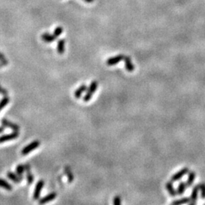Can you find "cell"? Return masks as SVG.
I'll return each mask as SVG.
<instances>
[{"mask_svg": "<svg viewBox=\"0 0 205 205\" xmlns=\"http://www.w3.org/2000/svg\"><path fill=\"white\" fill-rule=\"evenodd\" d=\"M10 102V99L8 96H4V97L0 100V111H2Z\"/></svg>", "mask_w": 205, "mask_h": 205, "instance_id": "obj_20", "label": "cell"}, {"mask_svg": "<svg viewBox=\"0 0 205 205\" xmlns=\"http://www.w3.org/2000/svg\"><path fill=\"white\" fill-rule=\"evenodd\" d=\"M1 124H2V125H3L4 127L12 129V130H13L14 132H19L20 131L19 125H17V124H15V123H13V122L8 121L7 119H5V118L2 119Z\"/></svg>", "mask_w": 205, "mask_h": 205, "instance_id": "obj_5", "label": "cell"}, {"mask_svg": "<svg viewBox=\"0 0 205 205\" xmlns=\"http://www.w3.org/2000/svg\"><path fill=\"white\" fill-rule=\"evenodd\" d=\"M63 28L59 26V27H57L56 29H55L53 34H54L56 37H59L62 34H63Z\"/></svg>", "mask_w": 205, "mask_h": 205, "instance_id": "obj_25", "label": "cell"}, {"mask_svg": "<svg viewBox=\"0 0 205 205\" xmlns=\"http://www.w3.org/2000/svg\"><path fill=\"white\" fill-rule=\"evenodd\" d=\"M113 204L115 205H120L122 204V199L119 196H115L113 198Z\"/></svg>", "mask_w": 205, "mask_h": 205, "instance_id": "obj_27", "label": "cell"}, {"mask_svg": "<svg viewBox=\"0 0 205 205\" xmlns=\"http://www.w3.org/2000/svg\"><path fill=\"white\" fill-rule=\"evenodd\" d=\"M187 188V186H186V184L184 183V182H180L179 184L178 185V189H177V194H179V195H181V194H183L184 192H185V189Z\"/></svg>", "mask_w": 205, "mask_h": 205, "instance_id": "obj_22", "label": "cell"}, {"mask_svg": "<svg viewBox=\"0 0 205 205\" xmlns=\"http://www.w3.org/2000/svg\"><path fill=\"white\" fill-rule=\"evenodd\" d=\"M84 1L86 2H87V3H91V2H93L94 0H84Z\"/></svg>", "mask_w": 205, "mask_h": 205, "instance_id": "obj_30", "label": "cell"}, {"mask_svg": "<svg viewBox=\"0 0 205 205\" xmlns=\"http://www.w3.org/2000/svg\"><path fill=\"white\" fill-rule=\"evenodd\" d=\"M41 38H42L43 40L45 43L50 44V43L54 42L57 37H56L54 34H49V33H44V34H43L42 36H41Z\"/></svg>", "mask_w": 205, "mask_h": 205, "instance_id": "obj_11", "label": "cell"}, {"mask_svg": "<svg viewBox=\"0 0 205 205\" xmlns=\"http://www.w3.org/2000/svg\"><path fill=\"white\" fill-rule=\"evenodd\" d=\"M65 40L64 39H59L57 41V52L58 54L63 55L65 53Z\"/></svg>", "mask_w": 205, "mask_h": 205, "instance_id": "obj_16", "label": "cell"}, {"mask_svg": "<svg viewBox=\"0 0 205 205\" xmlns=\"http://www.w3.org/2000/svg\"><path fill=\"white\" fill-rule=\"evenodd\" d=\"M200 190H201V196L203 199L205 198V184H199Z\"/></svg>", "mask_w": 205, "mask_h": 205, "instance_id": "obj_26", "label": "cell"}, {"mask_svg": "<svg viewBox=\"0 0 205 205\" xmlns=\"http://www.w3.org/2000/svg\"><path fill=\"white\" fill-rule=\"evenodd\" d=\"M194 179H195V173L194 172H191L189 175V178H188L187 182H186V186L188 187H190L192 185L193 182H194Z\"/></svg>", "mask_w": 205, "mask_h": 205, "instance_id": "obj_21", "label": "cell"}, {"mask_svg": "<svg viewBox=\"0 0 205 205\" xmlns=\"http://www.w3.org/2000/svg\"><path fill=\"white\" fill-rule=\"evenodd\" d=\"M124 62H125V67L127 71L129 72H132L135 70V65L132 63V59L129 56H125L124 57Z\"/></svg>", "mask_w": 205, "mask_h": 205, "instance_id": "obj_12", "label": "cell"}, {"mask_svg": "<svg viewBox=\"0 0 205 205\" xmlns=\"http://www.w3.org/2000/svg\"><path fill=\"white\" fill-rule=\"evenodd\" d=\"M0 63L5 66L8 64V61L7 60L6 57L2 53H0Z\"/></svg>", "mask_w": 205, "mask_h": 205, "instance_id": "obj_24", "label": "cell"}, {"mask_svg": "<svg viewBox=\"0 0 205 205\" xmlns=\"http://www.w3.org/2000/svg\"><path fill=\"white\" fill-rule=\"evenodd\" d=\"M56 197H57V194H56V192H51L49 193V194H47V195L44 196V198H39V204H44L48 202H50V201H53V200L56 198Z\"/></svg>", "mask_w": 205, "mask_h": 205, "instance_id": "obj_9", "label": "cell"}, {"mask_svg": "<svg viewBox=\"0 0 205 205\" xmlns=\"http://www.w3.org/2000/svg\"><path fill=\"white\" fill-rule=\"evenodd\" d=\"M87 89V85H86L85 84H82L78 88H77L76 90H75V93H74L75 97L76 98V99H80V98H82V94H83L84 92H86Z\"/></svg>", "mask_w": 205, "mask_h": 205, "instance_id": "obj_10", "label": "cell"}, {"mask_svg": "<svg viewBox=\"0 0 205 205\" xmlns=\"http://www.w3.org/2000/svg\"><path fill=\"white\" fill-rule=\"evenodd\" d=\"M30 166L29 163H25V173H26V179H27V183L28 185H32L33 182H34V175L30 170Z\"/></svg>", "mask_w": 205, "mask_h": 205, "instance_id": "obj_6", "label": "cell"}, {"mask_svg": "<svg viewBox=\"0 0 205 205\" xmlns=\"http://www.w3.org/2000/svg\"><path fill=\"white\" fill-rule=\"evenodd\" d=\"M40 145V142L39 141L35 140L32 141V142L30 143L29 144H27V146H25V147L22 149L21 152V153L22 155H27L29 153L32 152L34 150L38 148Z\"/></svg>", "mask_w": 205, "mask_h": 205, "instance_id": "obj_2", "label": "cell"}, {"mask_svg": "<svg viewBox=\"0 0 205 205\" xmlns=\"http://www.w3.org/2000/svg\"><path fill=\"white\" fill-rule=\"evenodd\" d=\"M190 201H191V198H184L179 199V200H176V201H173V202H172V204L179 205V204H187V203L190 202Z\"/></svg>", "mask_w": 205, "mask_h": 205, "instance_id": "obj_23", "label": "cell"}, {"mask_svg": "<svg viewBox=\"0 0 205 205\" xmlns=\"http://www.w3.org/2000/svg\"><path fill=\"white\" fill-rule=\"evenodd\" d=\"M64 171L67 175V178H68V182H69V183H72L74 180V175H73V173H72V170H71V169L68 166H65Z\"/></svg>", "mask_w": 205, "mask_h": 205, "instance_id": "obj_19", "label": "cell"}, {"mask_svg": "<svg viewBox=\"0 0 205 205\" xmlns=\"http://www.w3.org/2000/svg\"><path fill=\"white\" fill-rule=\"evenodd\" d=\"M189 172V169L188 167H185V168H183L182 170H181L180 171H179L178 173H176L175 174H174L173 176L171 177V182H176V181L181 179L184 175H186Z\"/></svg>", "mask_w": 205, "mask_h": 205, "instance_id": "obj_7", "label": "cell"}, {"mask_svg": "<svg viewBox=\"0 0 205 205\" xmlns=\"http://www.w3.org/2000/svg\"><path fill=\"white\" fill-rule=\"evenodd\" d=\"M124 57H125L124 55L120 54V55H117V56H113V57L108 58L107 61H106V65H109V66H112V65H115L118 64L119 62H121L124 59Z\"/></svg>", "mask_w": 205, "mask_h": 205, "instance_id": "obj_8", "label": "cell"}, {"mask_svg": "<svg viewBox=\"0 0 205 205\" xmlns=\"http://www.w3.org/2000/svg\"><path fill=\"white\" fill-rule=\"evenodd\" d=\"M2 65L1 63H0V68H2Z\"/></svg>", "mask_w": 205, "mask_h": 205, "instance_id": "obj_31", "label": "cell"}, {"mask_svg": "<svg viewBox=\"0 0 205 205\" xmlns=\"http://www.w3.org/2000/svg\"><path fill=\"white\" fill-rule=\"evenodd\" d=\"M15 172H16V174L18 175V176L19 177L21 181L23 180L24 179V174H25V165L18 164V166H16V169H15Z\"/></svg>", "mask_w": 205, "mask_h": 205, "instance_id": "obj_14", "label": "cell"}, {"mask_svg": "<svg viewBox=\"0 0 205 205\" xmlns=\"http://www.w3.org/2000/svg\"><path fill=\"white\" fill-rule=\"evenodd\" d=\"M97 87L98 82H96V81H94V82H91L89 87H87V91H86L85 95H84L83 97V100L84 102H88V101L91 100L94 94L96 92V90H97Z\"/></svg>", "mask_w": 205, "mask_h": 205, "instance_id": "obj_1", "label": "cell"}, {"mask_svg": "<svg viewBox=\"0 0 205 205\" xmlns=\"http://www.w3.org/2000/svg\"><path fill=\"white\" fill-rule=\"evenodd\" d=\"M44 184H45V182L43 179H40L37 182V183L36 184L35 189L34 190V194H33V198L34 200H39L41 192H42L43 189H44Z\"/></svg>", "mask_w": 205, "mask_h": 205, "instance_id": "obj_3", "label": "cell"}, {"mask_svg": "<svg viewBox=\"0 0 205 205\" xmlns=\"http://www.w3.org/2000/svg\"><path fill=\"white\" fill-rule=\"evenodd\" d=\"M18 136H19V132H14V131L10 134L1 135L0 136V144L6 142V141L15 140L16 138H18Z\"/></svg>", "mask_w": 205, "mask_h": 205, "instance_id": "obj_4", "label": "cell"}, {"mask_svg": "<svg viewBox=\"0 0 205 205\" xmlns=\"http://www.w3.org/2000/svg\"><path fill=\"white\" fill-rule=\"evenodd\" d=\"M166 189L171 196L175 197V196L177 194V192L175 190V189H174V187L173 185V182H167V183L166 184Z\"/></svg>", "mask_w": 205, "mask_h": 205, "instance_id": "obj_17", "label": "cell"}, {"mask_svg": "<svg viewBox=\"0 0 205 205\" xmlns=\"http://www.w3.org/2000/svg\"><path fill=\"white\" fill-rule=\"evenodd\" d=\"M199 189H200L199 185H197L193 188L192 192V196H191V201H192L189 202V204H190L191 205L195 204L196 200H197V198H198V193Z\"/></svg>", "mask_w": 205, "mask_h": 205, "instance_id": "obj_13", "label": "cell"}, {"mask_svg": "<svg viewBox=\"0 0 205 205\" xmlns=\"http://www.w3.org/2000/svg\"><path fill=\"white\" fill-rule=\"evenodd\" d=\"M7 177H8V179H9L10 180H12L14 183L15 184H19L21 181L19 179V177L18 176V175H17L16 173H13V172H11V171H8V173H7Z\"/></svg>", "mask_w": 205, "mask_h": 205, "instance_id": "obj_15", "label": "cell"}, {"mask_svg": "<svg viewBox=\"0 0 205 205\" xmlns=\"http://www.w3.org/2000/svg\"><path fill=\"white\" fill-rule=\"evenodd\" d=\"M0 94H2V95H3V96L8 95V91H7L6 88H4L3 87H2L1 85H0Z\"/></svg>", "mask_w": 205, "mask_h": 205, "instance_id": "obj_28", "label": "cell"}, {"mask_svg": "<svg viewBox=\"0 0 205 205\" xmlns=\"http://www.w3.org/2000/svg\"><path fill=\"white\" fill-rule=\"evenodd\" d=\"M5 128H6V127H4L3 125H2V126H0V134L2 133V132H4Z\"/></svg>", "mask_w": 205, "mask_h": 205, "instance_id": "obj_29", "label": "cell"}, {"mask_svg": "<svg viewBox=\"0 0 205 205\" xmlns=\"http://www.w3.org/2000/svg\"><path fill=\"white\" fill-rule=\"evenodd\" d=\"M0 187L6 189L7 191L12 190V185L10 183H8L6 180L3 179L1 178H0Z\"/></svg>", "mask_w": 205, "mask_h": 205, "instance_id": "obj_18", "label": "cell"}]
</instances>
